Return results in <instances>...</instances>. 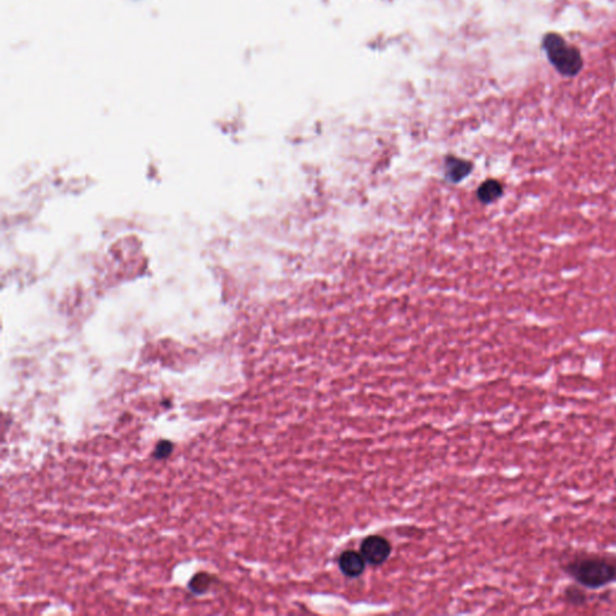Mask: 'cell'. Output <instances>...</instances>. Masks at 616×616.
I'll list each match as a JSON object with an SVG mask.
<instances>
[{"label": "cell", "mask_w": 616, "mask_h": 616, "mask_svg": "<svg viewBox=\"0 0 616 616\" xmlns=\"http://www.w3.org/2000/svg\"><path fill=\"white\" fill-rule=\"evenodd\" d=\"M561 571L586 590L616 584V551L576 552L561 564Z\"/></svg>", "instance_id": "obj_1"}, {"label": "cell", "mask_w": 616, "mask_h": 616, "mask_svg": "<svg viewBox=\"0 0 616 616\" xmlns=\"http://www.w3.org/2000/svg\"><path fill=\"white\" fill-rule=\"evenodd\" d=\"M542 47L548 61L564 78H574L584 66L583 56L576 46L568 44L562 35L547 33L543 37Z\"/></svg>", "instance_id": "obj_2"}, {"label": "cell", "mask_w": 616, "mask_h": 616, "mask_svg": "<svg viewBox=\"0 0 616 616\" xmlns=\"http://www.w3.org/2000/svg\"><path fill=\"white\" fill-rule=\"evenodd\" d=\"M360 552L363 554L366 562L371 563L373 566H380L390 556L392 545L384 537L370 536L361 543Z\"/></svg>", "instance_id": "obj_3"}, {"label": "cell", "mask_w": 616, "mask_h": 616, "mask_svg": "<svg viewBox=\"0 0 616 616\" xmlns=\"http://www.w3.org/2000/svg\"><path fill=\"white\" fill-rule=\"evenodd\" d=\"M339 564L344 576H349V578H356V576H361L363 572L365 571L366 560L363 559L361 552L348 550L344 551L342 555L339 556Z\"/></svg>", "instance_id": "obj_4"}, {"label": "cell", "mask_w": 616, "mask_h": 616, "mask_svg": "<svg viewBox=\"0 0 616 616\" xmlns=\"http://www.w3.org/2000/svg\"><path fill=\"white\" fill-rule=\"evenodd\" d=\"M562 597L564 603L569 607H583L588 602L586 588L580 586L576 583L566 586V588L563 590Z\"/></svg>", "instance_id": "obj_5"}, {"label": "cell", "mask_w": 616, "mask_h": 616, "mask_svg": "<svg viewBox=\"0 0 616 616\" xmlns=\"http://www.w3.org/2000/svg\"><path fill=\"white\" fill-rule=\"evenodd\" d=\"M502 184L495 180H489L484 182V183L481 186V188H479V192H478L479 199H481L483 203H486V204L497 200L500 196H502Z\"/></svg>", "instance_id": "obj_6"}, {"label": "cell", "mask_w": 616, "mask_h": 616, "mask_svg": "<svg viewBox=\"0 0 616 616\" xmlns=\"http://www.w3.org/2000/svg\"><path fill=\"white\" fill-rule=\"evenodd\" d=\"M211 584V576L206 573H199L193 578L192 581L189 584V588L193 592H195L196 595H201L204 592L207 591Z\"/></svg>", "instance_id": "obj_7"}, {"label": "cell", "mask_w": 616, "mask_h": 616, "mask_svg": "<svg viewBox=\"0 0 616 616\" xmlns=\"http://www.w3.org/2000/svg\"><path fill=\"white\" fill-rule=\"evenodd\" d=\"M172 449H174V445H172L171 442L170 441H160L157 447H155V452H153V457L155 459H158V460H162V459H165V457H168L170 454H171Z\"/></svg>", "instance_id": "obj_8"}]
</instances>
